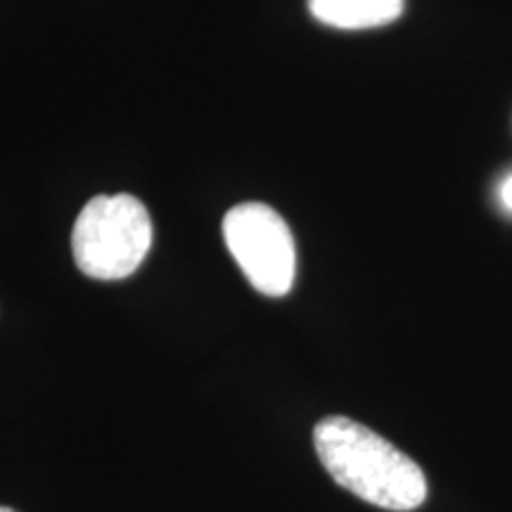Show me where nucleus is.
Wrapping results in <instances>:
<instances>
[{"label":"nucleus","instance_id":"obj_3","mask_svg":"<svg viewBox=\"0 0 512 512\" xmlns=\"http://www.w3.org/2000/svg\"><path fill=\"white\" fill-rule=\"evenodd\" d=\"M223 238L256 292L285 297L292 290L297 247L278 211L264 202L238 204L223 219Z\"/></svg>","mask_w":512,"mask_h":512},{"label":"nucleus","instance_id":"obj_6","mask_svg":"<svg viewBox=\"0 0 512 512\" xmlns=\"http://www.w3.org/2000/svg\"><path fill=\"white\" fill-rule=\"evenodd\" d=\"M0 512H17V510H12V508H3V505H0Z\"/></svg>","mask_w":512,"mask_h":512},{"label":"nucleus","instance_id":"obj_2","mask_svg":"<svg viewBox=\"0 0 512 512\" xmlns=\"http://www.w3.org/2000/svg\"><path fill=\"white\" fill-rule=\"evenodd\" d=\"M150 247V214L138 197L126 192L93 197L74 223V259L88 278H128L143 264Z\"/></svg>","mask_w":512,"mask_h":512},{"label":"nucleus","instance_id":"obj_5","mask_svg":"<svg viewBox=\"0 0 512 512\" xmlns=\"http://www.w3.org/2000/svg\"><path fill=\"white\" fill-rule=\"evenodd\" d=\"M498 197H501V204L512 214V174L501 183V190H498Z\"/></svg>","mask_w":512,"mask_h":512},{"label":"nucleus","instance_id":"obj_1","mask_svg":"<svg viewBox=\"0 0 512 512\" xmlns=\"http://www.w3.org/2000/svg\"><path fill=\"white\" fill-rule=\"evenodd\" d=\"M316 453L330 477L377 508L408 512L427 498L420 465L380 434L344 415H330L313 430Z\"/></svg>","mask_w":512,"mask_h":512},{"label":"nucleus","instance_id":"obj_4","mask_svg":"<svg viewBox=\"0 0 512 512\" xmlns=\"http://www.w3.org/2000/svg\"><path fill=\"white\" fill-rule=\"evenodd\" d=\"M406 0H309V12L325 27L377 29L401 17Z\"/></svg>","mask_w":512,"mask_h":512}]
</instances>
